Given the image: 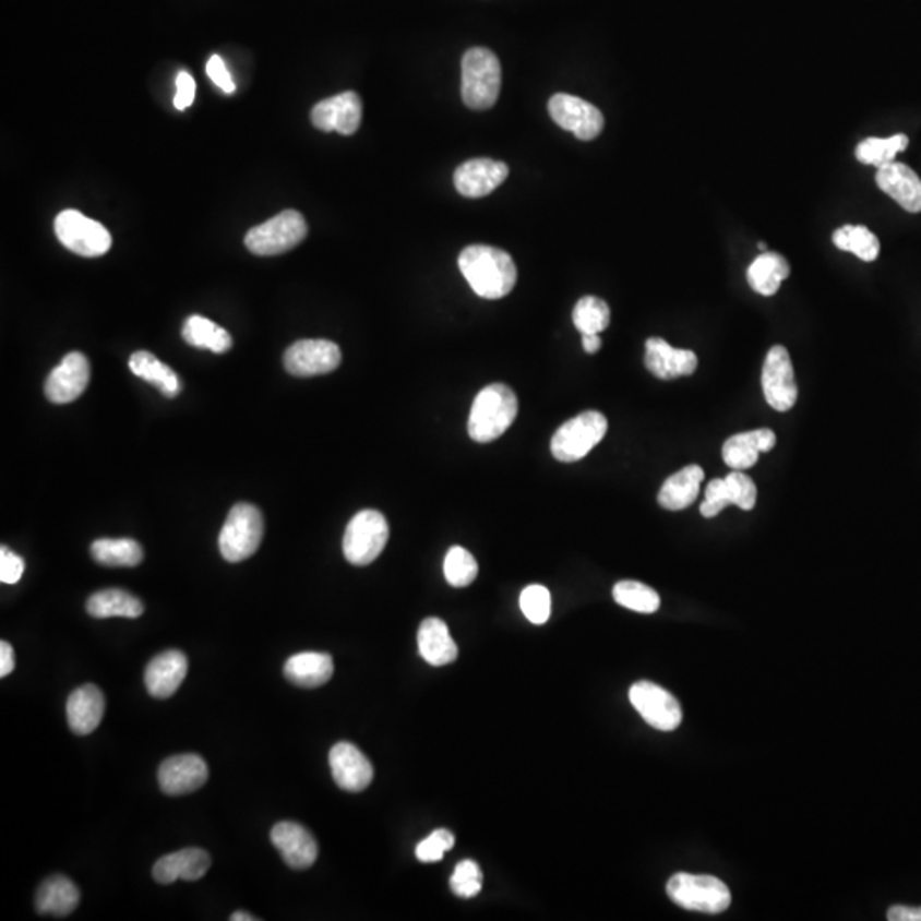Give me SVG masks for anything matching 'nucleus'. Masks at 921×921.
I'll return each mask as SVG.
<instances>
[{"label": "nucleus", "mask_w": 921, "mask_h": 921, "mask_svg": "<svg viewBox=\"0 0 921 921\" xmlns=\"http://www.w3.org/2000/svg\"><path fill=\"white\" fill-rule=\"evenodd\" d=\"M457 265L469 287L483 299H502L516 287V263L511 254L499 248L483 244L465 248L460 251Z\"/></svg>", "instance_id": "f257e3e1"}, {"label": "nucleus", "mask_w": 921, "mask_h": 921, "mask_svg": "<svg viewBox=\"0 0 921 921\" xmlns=\"http://www.w3.org/2000/svg\"><path fill=\"white\" fill-rule=\"evenodd\" d=\"M516 417V393L505 384H490L473 402L468 420L469 438L481 444L497 441L507 432Z\"/></svg>", "instance_id": "f03ea898"}, {"label": "nucleus", "mask_w": 921, "mask_h": 921, "mask_svg": "<svg viewBox=\"0 0 921 921\" xmlns=\"http://www.w3.org/2000/svg\"><path fill=\"white\" fill-rule=\"evenodd\" d=\"M463 101L471 110H489L495 105L502 87V67L489 48H469L460 63Z\"/></svg>", "instance_id": "7ed1b4c3"}, {"label": "nucleus", "mask_w": 921, "mask_h": 921, "mask_svg": "<svg viewBox=\"0 0 921 921\" xmlns=\"http://www.w3.org/2000/svg\"><path fill=\"white\" fill-rule=\"evenodd\" d=\"M669 898L684 910L698 913L719 914L726 911L732 901L729 887L714 875H696L680 872L669 878Z\"/></svg>", "instance_id": "20e7f679"}, {"label": "nucleus", "mask_w": 921, "mask_h": 921, "mask_svg": "<svg viewBox=\"0 0 921 921\" xmlns=\"http://www.w3.org/2000/svg\"><path fill=\"white\" fill-rule=\"evenodd\" d=\"M263 533L265 523L260 509L242 502L236 504L220 531V554L230 563L250 559L262 545Z\"/></svg>", "instance_id": "39448f33"}, {"label": "nucleus", "mask_w": 921, "mask_h": 921, "mask_svg": "<svg viewBox=\"0 0 921 921\" xmlns=\"http://www.w3.org/2000/svg\"><path fill=\"white\" fill-rule=\"evenodd\" d=\"M308 236L304 215L297 211H284L266 223L248 230L244 244L259 256H277L294 250Z\"/></svg>", "instance_id": "423d86ee"}, {"label": "nucleus", "mask_w": 921, "mask_h": 921, "mask_svg": "<svg viewBox=\"0 0 921 921\" xmlns=\"http://www.w3.org/2000/svg\"><path fill=\"white\" fill-rule=\"evenodd\" d=\"M608 420L596 410L584 411L563 423L551 439V454L562 463L586 457L605 439Z\"/></svg>", "instance_id": "0eeeda50"}, {"label": "nucleus", "mask_w": 921, "mask_h": 921, "mask_svg": "<svg viewBox=\"0 0 921 921\" xmlns=\"http://www.w3.org/2000/svg\"><path fill=\"white\" fill-rule=\"evenodd\" d=\"M387 539H390V526L381 512H359L345 529V559L351 565H369L383 553Z\"/></svg>", "instance_id": "6e6552de"}, {"label": "nucleus", "mask_w": 921, "mask_h": 921, "mask_svg": "<svg viewBox=\"0 0 921 921\" xmlns=\"http://www.w3.org/2000/svg\"><path fill=\"white\" fill-rule=\"evenodd\" d=\"M56 235L67 250L84 259H98L111 248L108 229L72 208L57 215Z\"/></svg>", "instance_id": "1a4fd4ad"}, {"label": "nucleus", "mask_w": 921, "mask_h": 921, "mask_svg": "<svg viewBox=\"0 0 921 921\" xmlns=\"http://www.w3.org/2000/svg\"><path fill=\"white\" fill-rule=\"evenodd\" d=\"M762 386L765 393L766 403L774 410L789 411L799 398V386H797L796 372H793L792 359L787 348L775 345L766 354L763 363Z\"/></svg>", "instance_id": "9d476101"}, {"label": "nucleus", "mask_w": 921, "mask_h": 921, "mask_svg": "<svg viewBox=\"0 0 921 921\" xmlns=\"http://www.w3.org/2000/svg\"><path fill=\"white\" fill-rule=\"evenodd\" d=\"M551 120L566 132L574 133L578 141L589 142L601 135L605 117L601 110L586 99L572 94L559 93L548 103Z\"/></svg>", "instance_id": "9b49d317"}, {"label": "nucleus", "mask_w": 921, "mask_h": 921, "mask_svg": "<svg viewBox=\"0 0 921 921\" xmlns=\"http://www.w3.org/2000/svg\"><path fill=\"white\" fill-rule=\"evenodd\" d=\"M630 702L642 719L654 729L674 730L683 720L681 705L669 691L650 681H638L630 687Z\"/></svg>", "instance_id": "f8f14e48"}, {"label": "nucleus", "mask_w": 921, "mask_h": 921, "mask_svg": "<svg viewBox=\"0 0 921 921\" xmlns=\"http://www.w3.org/2000/svg\"><path fill=\"white\" fill-rule=\"evenodd\" d=\"M340 362V347L330 340H299L290 345L284 356L287 372L296 378L330 374Z\"/></svg>", "instance_id": "ddd939ff"}, {"label": "nucleus", "mask_w": 921, "mask_h": 921, "mask_svg": "<svg viewBox=\"0 0 921 921\" xmlns=\"http://www.w3.org/2000/svg\"><path fill=\"white\" fill-rule=\"evenodd\" d=\"M91 366L81 351H71L48 375L45 396L53 405L75 402L89 386Z\"/></svg>", "instance_id": "4468645a"}, {"label": "nucleus", "mask_w": 921, "mask_h": 921, "mask_svg": "<svg viewBox=\"0 0 921 921\" xmlns=\"http://www.w3.org/2000/svg\"><path fill=\"white\" fill-rule=\"evenodd\" d=\"M311 121L323 132L354 135L362 121V99L354 91L323 99L311 111Z\"/></svg>", "instance_id": "2eb2a0df"}, {"label": "nucleus", "mask_w": 921, "mask_h": 921, "mask_svg": "<svg viewBox=\"0 0 921 921\" xmlns=\"http://www.w3.org/2000/svg\"><path fill=\"white\" fill-rule=\"evenodd\" d=\"M157 778L166 796H187L202 789L208 780L207 763L199 754H178L163 762Z\"/></svg>", "instance_id": "dca6fc26"}, {"label": "nucleus", "mask_w": 921, "mask_h": 921, "mask_svg": "<svg viewBox=\"0 0 921 921\" xmlns=\"http://www.w3.org/2000/svg\"><path fill=\"white\" fill-rule=\"evenodd\" d=\"M333 780L345 792H362L374 778V768L366 754L350 742H338L330 751Z\"/></svg>", "instance_id": "f3484780"}, {"label": "nucleus", "mask_w": 921, "mask_h": 921, "mask_svg": "<svg viewBox=\"0 0 921 921\" xmlns=\"http://www.w3.org/2000/svg\"><path fill=\"white\" fill-rule=\"evenodd\" d=\"M645 368L660 381L686 378L698 369L695 351L674 348L662 338H648L645 342Z\"/></svg>", "instance_id": "a211bd4d"}, {"label": "nucleus", "mask_w": 921, "mask_h": 921, "mask_svg": "<svg viewBox=\"0 0 921 921\" xmlns=\"http://www.w3.org/2000/svg\"><path fill=\"white\" fill-rule=\"evenodd\" d=\"M274 847L280 851L282 859L294 871H306L318 859V844L309 829L292 821L275 824L270 833Z\"/></svg>", "instance_id": "6ab92c4d"}, {"label": "nucleus", "mask_w": 921, "mask_h": 921, "mask_svg": "<svg viewBox=\"0 0 921 921\" xmlns=\"http://www.w3.org/2000/svg\"><path fill=\"white\" fill-rule=\"evenodd\" d=\"M509 168L505 163L480 157L466 160L454 172V187L466 199H481L507 180Z\"/></svg>", "instance_id": "aec40b11"}, {"label": "nucleus", "mask_w": 921, "mask_h": 921, "mask_svg": "<svg viewBox=\"0 0 921 921\" xmlns=\"http://www.w3.org/2000/svg\"><path fill=\"white\" fill-rule=\"evenodd\" d=\"M875 183L889 195L899 207L910 214L921 212V180L920 176L902 163H889L877 169Z\"/></svg>", "instance_id": "412c9836"}, {"label": "nucleus", "mask_w": 921, "mask_h": 921, "mask_svg": "<svg viewBox=\"0 0 921 921\" xmlns=\"http://www.w3.org/2000/svg\"><path fill=\"white\" fill-rule=\"evenodd\" d=\"M212 859L202 848H184L169 856L160 857L153 866L156 883L168 886L176 881H199L211 869Z\"/></svg>", "instance_id": "4be33fe9"}, {"label": "nucleus", "mask_w": 921, "mask_h": 921, "mask_svg": "<svg viewBox=\"0 0 921 921\" xmlns=\"http://www.w3.org/2000/svg\"><path fill=\"white\" fill-rule=\"evenodd\" d=\"M188 674V659L180 650L159 654L145 669V687L154 698H169L175 695Z\"/></svg>", "instance_id": "5701e85b"}, {"label": "nucleus", "mask_w": 921, "mask_h": 921, "mask_svg": "<svg viewBox=\"0 0 921 921\" xmlns=\"http://www.w3.org/2000/svg\"><path fill=\"white\" fill-rule=\"evenodd\" d=\"M105 695L98 686L84 684L67 699V722L77 735L93 734L105 717Z\"/></svg>", "instance_id": "b1692460"}, {"label": "nucleus", "mask_w": 921, "mask_h": 921, "mask_svg": "<svg viewBox=\"0 0 921 921\" xmlns=\"http://www.w3.org/2000/svg\"><path fill=\"white\" fill-rule=\"evenodd\" d=\"M777 444L774 430L757 429L751 432L735 433L727 439L722 447L726 465L734 471L753 468L759 459V454L769 453Z\"/></svg>", "instance_id": "393cba45"}, {"label": "nucleus", "mask_w": 921, "mask_h": 921, "mask_svg": "<svg viewBox=\"0 0 921 921\" xmlns=\"http://www.w3.org/2000/svg\"><path fill=\"white\" fill-rule=\"evenodd\" d=\"M703 480H705V471L698 465L686 466L674 473L660 487L659 495H657L660 507L672 512L690 507L698 499Z\"/></svg>", "instance_id": "a878e982"}, {"label": "nucleus", "mask_w": 921, "mask_h": 921, "mask_svg": "<svg viewBox=\"0 0 921 921\" xmlns=\"http://www.w3.org/2000/svg\"><path fill=\"white\" fill-rule=\"evenodd\" d=\"M418 650L420 656L435 668L447 666L457 659V645L450 629L439 618H427L418 630Z\"/></svg>", "instance_id": "bb28decb"}, {"label": "nucleus", "mask_w": 921, "mask_h": 921, "mask_svg": "<svg viewBox=\"0 0 921 921\" xmlns=\"http://www.w3.org/2000/svg\"><path fill=\"white\" fill-rule=\"evenodd\" d=\"M79 901H81V893L71 878L65 875H51L39 886L35 905L39 914L63 918L75 911Z\"/></svg>", "instance_id": "cd10ccee"}, {"label": "nucleus", "mask_w": 921, "mask_h": 921, "mask_svg": "<svg viewBox=\"0 0 921 921\" xmlns=\"http://www.w3.org/2000/svg\"><path fill=\"white\" fill-rule=\"evenodd\" d=\"M335 663L332 656L323 653H301L290 657L284 666V675L289 683L301 687H320L332 680Z\"/></svg>", "instance_id": "c85d7f7f"}, {"label": "nucleus", "mask_w": 921, "mask_h": 921, "mask_svg": "<svg viewBox=\"0 0 921 921\" xmlns=\"http://www.w3.org/2000/svg\"><path fill=\"white\" fill-rule=\"evenodd\" d=\"M746 277L754 292L772 297L780 290L781 282L790 277V265L781 254L765 251L747 266Z\"/></svg>", "instance_id": "c756f323"}, {"label": "nucleus", "mask_w": 921, "mask_h": 921, "mask_svg": "<svg viewBox=\"0 0 921 921\" xmlns=\"http://www.w3.org/2000/svg\"><path fill=\"white\" fill-rule=\"evenodd\" d=\"M129 368L137 378L156 386L166 398H176L183 390L180 378L151 351L139 350L130 357Z\"/></svg>", "instance_id": "7c9ffc66"}, {"label": "nucleus", "mask_w": 921, "mask_h": 921, "mask_svg": "<svg viewBox=\"0 0 921 921\" xmlns=\"http://www.w3.org/2000/svg\"><path fill=\"white\" fill-rule=\"evenodd\" d=\"M87 613L93 618H139L144 614V605L133 594L121 589H105L87 599Z\"/></svg>", "instance_id": "2f4dec72"}, {"label": "nucleus", "mask_w": 921, "mask_h": 921, "mask_svg": "<svg viewBox=\"0 0 921 921\" xmlns=\"http://www.w3.org/2000/svg\"><path fill=\"white\" fill-rule=\"evenodd\" d=\"M181 335H183V340L188 345L205 348V350L214 351V354H226L232 347V336L229 335L227 330L220 328L219 324H215L207 318L199 316V314L184 321Z\"/></svg>", "instance_id": "473e14b6"}, {"label": "nucleus", "mask_w": 921, "mask_h": 921, "mask_svg": "<svg viewBox=\"0 0 921 921\" xmlns=\"http://www.w3.org/2000/svg\"><path fill=\"white\" fill-rule=\"evenodd\" d=\"M91 554L105 566H137L144 560V550L135 539H98L91 545Z\"/></svg>", "instance_id": "72a5a7b5"}, {"label": "nucleus", "mask_w": 921, "mask_h": 921, "mask_svg": "<svg viewBox=\"0 0 921 921\" xmlns=\"http://www.w3.org/2000/svg\"><path fill=\"white\" fill-rule=\"evenodd\" d=\"M833 242L841 251H850L862 262H875L881 253V241L865 226H841L833 232Z\"/></svg>", "instance_id": "f704fd0d"}, {"label": "nucleus", "mask_w": 921, "mask_h": 921, "mask_svg": "<svg viewBox=\"0 0 921 921\" xmlns=\"http://www.w3.org/2000/svg\"><path fill=\"white\" fill-rule=\"evenodd\" d=\"M910 139L905 133H896L889 139L871 137L860 142L856 148L857 160L862 165L875 166V168H883V166L894 163L896 156L908 148Z\"/></svg>", "instance_id": "c9c22d12"}, {"label": "nucleus", "mask_w": 921, "mask_h": 921, "mask_svg": "<svg viewBox=\"0 0 921 921\" xmlns=\"http://www.w3.org/2000/svg\"><path fill=\"white\" fill-rule=\"evenodd\" d=\"M613 598L623 608L642 614L656 613L660 606L659 594L636 581L618 582L613 587Z\"/></svg>", "instance_id": "e433bc0d"}, {"label": "nucleus", "mask_w": 921, "mask_h": 921, "mask_svg": "<svg viewBox=\"0 0 921 921\" xmlns=\"http://www.w3.org/2000/svg\"><path fill=\"white\" fill-rule=\"evenodd\" d=\"M572 320H574L575 328L582 335H593V333L599 335L611 323V311H609V306L599 297L586 296L582 297L581 301L575 304Z\"/></svg>", "instance_id": "4c0bfd02"}, {"label": "nucleus", "mask_w": 921, "mask_h": 921, "mask_svg": "<svg viewBox=\"0 0 921 921\" xmlns=\"http://www.w3.org/2000/svg\"><path fill=\"white\" fill-rule=\"evenodd\" d=\"M445 581L453 587H468L478 575V563L463 547H453L444 559Z\"/></svg>", "instance_id": "58836bf2"}, {"label": "nucleus", "mask_w": 921, "mask_h": 921, "mask_svg": "<svg viewBox=\"0 0 921 921\" xmlns=\"http://www.w3.org/2000/svg\"><path fill=\"white\" fill-rule=\"evenodd\" d=\"M519 602L524 617L535 625H545L550 620L551 594L547 587L539 584L526 587L521 594Z\"/></svg>", "instance_id": "ea45409f"}, {"label": "nucleus", "mask_w": 921, "mask_h": 921, "mask_svg": "<svg viewBox=\"0 0 921 921\" xmlns=\"http://www.w3.org/2000/svg\"><path fill=\"white\" fill-rule=\"evenodd\" d=\"M729 505H735L734 492L727 478H715L705 489V500L699 505V512L705 519H714Z\"/></svg>", "instance_id": "a19ab883"}, {"label": "nucleus", "mask_w": 921, "mask_h": 921, "mask_svg": "<svg viewBox=\"0 0 921 921\" xmlns=\"http://www.w3.org/2000/svg\"><path fill=\"white\" fill-rule=\"evenodd\" d=\"M451 889L459 898H475L481 890L483 884V874H481L480 866L473 860H463L457 863L454 869L453 877L450 881Z\"/></svg>", "instance_id": "79ce46f5"}, {"label": "nucleus", "mask_w": 921, "mask_h": 921, "mask_svg": "<svg viewBox=\"0 0 921 921\" xmlns=\"http://www.w3.org/2000/svg\"><path fill=\"white\" fill-rule=\"evenodd\" d=\"M454 835L447 829H435L432 835L427 836L423 841L415 848V856L420 862L432 863L442 860L445 851H450L454 847Z\"/></svg>", "instance_id": "37998d69"}, {"label": "nucleus", "mask_w": 921, "mask_h": 921, "mask_svg": "<svg viewBox=\"0 0 921 921\" xmlns=\"http://www.w3.org/2000/svg\"><path fill=\"white\" fill-rule=\"evenodd\" d=\"M726 478L732 487V492H734L735 507L742 509V511H753L757 500V489L753 478L747 477L742 471H734V469Z\"/></svg>", "instance_id": "c03bdc74"}, {"label": "nucleus", "mask_w": 921, "mask_h": 921, "mask_svg": "<svg viewBox=\"0 0 921 921\" xmlns=\"http://www.w3.org/2000/svg\"><path fill=\"white\" fill-rule=\"evenodd\" d=\"M24 574V560L20 554L9 550L8 547L0 548V581L4 584H17Z\"/></svg>", "instance_id": "a18cd8bd"}, {"label": "nucleus", "mask_w": 921, "mask_h": 921, "mask_svg": "<svg viewBox=\"0 0 921 921\" xmlns=\"http://www.w3.org/2000/svg\"><path fill=\"white\" fill-rule=\"evenodd\" d=\"M207 75L211 77L215 86L223 89L226 94H232L236 91L232 75L227 71L226 62L219 56H212L207 62Z\"/></svg>", "instance_id": "49530a36"}, {"label": "nucleus", "mask_w": 921, "mask_h": 921, "mask_svg": "<svg viewBox=\"0 0 921 921\" xmlns=\"http://www.w3.org/2000/svg\"><path fill=\"white\" fill-rule=\"evenodd\" d=\"M195 91L196 86L192 74L181 71L178 77H176V110L183 111L190 108L193 105V99H195Z\"/></svg>", "instance_id": "de8ad7c7"}, {"label": "nucleus", "mask_w": 921, "mask_h": 921, "mask_svg": "<svg viewBox=\"0 0 921 921\" xmlns=\"http://www.w3.org/2000/svg\"><path fill=\"white\" fill-rule=\"evenodd\" d=\"M887 920L889 921H921V908H910V906H893L887 911Z\"/></svg>", "instance_id": "09e8293b"}, {"label": "nucleus", "mask_w": 921, "mask_h": 921, "mask_svg": "<svg viewBox=\"0 0 921 921\" xmlns=\"http://www.w3.org/2000/svg\"><path fill=\"white\" fill-rule=\"evenodd\" d=\"M16 660H14V650L8 642H0V675L8 678L14 671Z\"/></svg>", "instance_id": "8fccbe9b"}, {"label": "nucleus", "mask_w": 921, "mask_h": 921, "mask_svg": "<svg viewBox=\"0 0 921 921\" xmlns=\"http://www.w3.org/2000/svg\"><path fill=\"white\" fill-rule=\"evenodd\" d=\"M582 347L587 354H596V351L601 350L602 340L601 336L598 333H593V335H582Z\"/></svg>", "instance_id": "3c124183"}, {"label": "nucleus", "mask_w": 921, "mask_h": 921, "mask_svg": "<svg viewBox=\"0 0 921 921\" xmlns=\"http://www.w3.org/2000/svg\"><path fill=\"white\" fill-rule=\"evenodd\" d=\"M259 918L253 917V914L242 913V911H236L232 917H230V921H256Z\"/></svg>", "instance_id": "603ef678"}, {"label": "nucleus", "mask_w": 921, "mask_h": 921, "mask_svg": "<svg viewBox=\"0 0 921 921\" xmlns=\"http://www.w3.org/2000/svg\"><path fill=\"white\" fill-rule=\"evenodd\" d=\"M757 248H759V250H762V251H766L765 242H759V244H757Z\"/></svg>", "instance_id": "864d4df0"}]
</instances>
